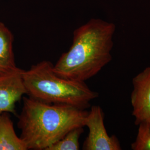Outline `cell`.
<instances>
[{"label":"cell","mask_w":150,"mask_h":150,"mask_svg":"<svg viewBox=\"0 0 150 150\" xmlns=\"http://www.w3.org/2000/svg\"><path fill=\"white\" fill-rule=\"evenodd\" d=\"M116 25L91 18L73 33L69 51L53 66L55 74L70 80L85 82L99 73L112 59Z\"/></svg>","instance_id":"cell-1"},{"label":"cell","mask_w":150,"mask_h":150,"mask_svg":"<svg viewBox=\"0 0 150 150\" xmlns=\"http://www.w3.org/2000/svg\"><path fill=\"white\" fill-rule=\"evenodd\" d=\"M17 127L27 150H46L71 129L85 127L88 111L67 105L51 104L23 97Z\"/></svg>","instance_id":"cell-2"},{"label":"cell","mask_w":150,"mask_h":150,"mask_svg":"<svg viewBox=\"0 0 150 150\" xmlns=\"http://www.w3.org/2000/svg\"><path fill=\"white\" fill-rule=\"evenodd\" d=\"M54 64L44 60L23 70L22 77L27 95L42 102L67 105L81 110L90 107L98 97L85 82L70 80L54 73Z\"/></svg>","instance_id":"cell-3"},{"label":"cell","mask_w":150,"mask_h":150,"mask_svg":"<svg viewBox=\"0 0 150 150\" xmlns=\"http://www.w3.org/2000/svg\"><path fill=\"white\" fill-rule=\"evenodd\" d=\"M105 115L102 108L92 106L88 111L85 126L89 132L83 145L84 150H121L120 142L116 135L108 134L104 124Z\"/></svg>","instance_id":"cell-4"},{"label":"cell","mask_w":150,"mask_h":150,"mask_svg":"<svg viewBox=\"0 0 150 150\" xmlns=\"http://www.w3.org/2000/svg\"><path fill=\"white\" fill-rule=\"evenodd\" d=\"M132 83L131 103L134 124L150 123V66L136 75Z\"/></svg>","instance_id":"cell-5"},{"label":"cell","mask_w":150,"mask_h":150,"mask_svg":"<svg viewBox=\"0 0 150 150\" xmlns=\"http://www.w3.org/2000/svg\"><path fill=\"white\" fill-rule=\"evenodd\" d=\"M23 70L0 75V115L4 112L17 115L16 105L27 95L22 77Z\"/></svg>","instance_id":"cell-6"},{"label":"cell","mask_w":150,"mask_h":150,"mask_svg":"<svg viewBox=\"0 0 150 150\" xmlns=\"http://www.w3.org/2000/svg\"><path fill=\"white\" fill-rule=\"evenodd\" d=\"M14 36L10 29L0 22V75L19 70L13 50Z\"/></svg>","instance_id":"cell-7"},{"label":"cell","mask_w":150,"mask_h":150,"mask_svg":"<svg viewBox=\"0 0 150 150\" xmlns=\"http://www.w3.org/2000/svg\"><path fill=\"white\" fill-rule=\"evenodd\" d=\"M0 150H27L25 142L16 134L10 113L0 115Z\"/></svg>","instance_id":"cell-8"},{"label":"cell","mask_w":150,"mask_h":150,"mask_svg":"<svg viewBox=\"0 0 150 150\" xmlns=\"http://www.w3.org/2000/svg\"><path fill=\"white\" fill-rule=\"evenodd\" d=\"M84 132L83 127H77L71 129L64 136L46 150H80L79 139Z\"/></svg>","instance_id":"cell-9"},{"label":"cell","mask_w":150,"mask_h":150,"mask_svg":"<svg viewBox=\"0 0 150 150\" xmlns=\"http://www.w3.org/2000/svg\"><path fill=\"white\" fill-rule=\"evenodd\" d=\"M136 137L131 145L132 150H150V123L142 122L138 125Z\"/></svg>","instance_id":"cell-10"}]
</instances>
